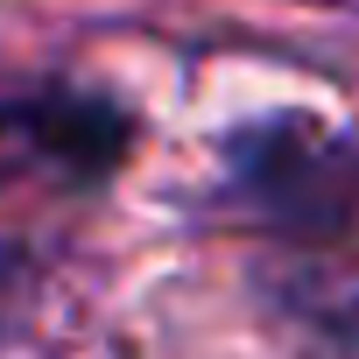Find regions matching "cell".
<instances>
[{
	"instance_id": "6da1fadb",
	"label": "cell",
	"mask_w": 359,
	"mask_h": 359,
	"mask_svg": "<svg viewBox=\"0 0 359 359\" xmlns=\"http://www.w3.org/2000/svg\"><path fill=\"white\" fill-rule=\"evenodd\" d=\"M240 191L261 219L303 240H338L359 219V148L317 120H268L233 148Z\"/></svg>"
},
{
	"instance_id": "7a4b0ae2",
	"label": "cell",
	"mask_w": 359,
	"mask_h": 359,
	"mask_svg": "<svg viewBox=\"0 0 359 359\" xmlns=\"http://www.w3.org/2000/svg\"><path fill=\"white\" fill-rule=\"evenodd\" d=\"M282 303H289L296 317H310L317 331L359 345V240H352V247L324 240L317 254H303V261L282 275Z\"/></svg>"
}]
</instances>
